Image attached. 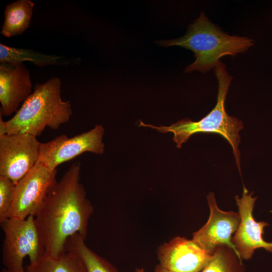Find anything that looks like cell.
Wrapping results in <instances>:
<instances>
[{
  "mask_svg": "<svg viewBox=\"0 0 272 272\" xmlns=\"http://www.w3.org/2000/svg\"><path fill=\"white\" fill-rule=\"evenodd\" d=\"M242 259L227 245H220L216 249L207 264L200 272H245Z\"/></svg>",
  "mask_w": 272,
  "mask_h": 272,
  "instance_id": "e0dca14e",
  "label": "cell"
},
{
  "mask_svg": "<svg viewBox=\"0 0 272 272\" xmlns=\"http://www.w3.org/2000/svg\"><path fill=\"white\" fill-rule=\"evenodd\" d=\"M85 240L76 234L69 239L65 248L80 259L85 272H118L115 266L90 248Z\"/></svg>",
  "mask_w": 272,
  "mask_h": 272,
  "instance_id": "9a60e30c",
  "label": "cell"
},
{
  "mask_svg": "<svg viewBox=\"0 0 272 272\" xmlns=\"http://www.w3.org/2000/svg\"><path fill=\"white\" fill-rule=\"evenodd\" d=\"M104 129L96 125L91 130L69 138L61 134L46 143H41L37 163L50 170L70 161L85 152L102 154L104 144L102 141Z\"/></svg>",
  "mask_w": 272,
  "mask_h": 272,
  "instance_id": "8992f818",
  "label": "cell"
},
{
  "mask_svg": "<svg viewBox=\"0 0 272 272\" xmlns=\"http://www.w3.org/2000/svg\"><path fill=\"white\" fill-rule=\"evenodd\" d=\"M218 81L217 101L214 108L198 121L189 119L178 121L169 126H156L140 121L139 126L156 129L162 133L172 132L173 140L178 148L196 133H216L224 137L231 145L238 169L240 172L239 131L243 124L238 118L229 115L225 110V102L233 77L228 73L226 65L221 60L214 69Z\"/></svg>",
  "mask_w": 272,
  "mask_h": 272,
  "instance_id": "277c9868",
  "label": "cell"
},
{
  "mask_svg": "<svg viewBox=\"0 0 272 272\" xmlns=\"http://www.w3.org/2000/svg\"><path fill=\"white\" fill-rule=\"evenodd\" d=\"M1 272H9V271L5 268H4L2 270Z\"/></svg>",
  "mask_w": 272,
  "mask_h": 272,
  "instance_id": "7402d4cb",
  "label": "cell"
},
{
  "mask_svg": "<svg viewBox=\"0 0 272 272\" xmlns=\"http://www.w3.org/2000/svg\"><path fill=\"white\" fill-rule=\"evenodd\" d=\"M134 272H146V271L143 268L139 267L135 268Z\"/></svg>",
  "mask_w": 272,
  "mask_h": 272,
  "instance_id": "44dd1931",
  "label": "cell"
},
{
  "mask_svg": "<svg viewBox=\"0 0 272 272\" xmlns=\"http://www.w3.org/2000/svg\"><path fill=\"white\" fill-rule=\"evenodd\" d=\"M80 173L81 163H73L50 188L35 216L47 256L65 252L67 240L76 234L86 238L94 208L80 182Z\"/></svg>",
  "mask_w": 272,
  "mask_h": 272,
  "instance_id": "6da1fadb",
  "label": "cell"
},
{
  "mask_svg": "<svg viewBox=\"0 0 272 272\" xmlns=\"http://www.w3.org/2000/svg\"><path fill=\"white\" fill-rule=\"evenodd\" d=\"M61 82L53 77L35 85L28 98L9 120L8 134L28 133L39 136L46 127L58 129L73 114L72 105L61 97Z\"/></svg>",
  "mask_w": 272,
  "mask_h": 272,
  "instance_id": "3957f363",
  "label": "cell"
},
{
  "mask_svg": "<svg viewBox=\"0 0 272 272\" xmlns=\"http://www.w3.org/2000/svg\"><path fill=\"white\" fill-rule=\"evenodd\" d=\"M57 169L50 170L36 163L15 186L8 218L26 219L35 216L52 186L56 182Z\"/></svg>",
  "mask_w": 272,
  "mask_h": 272,
  "instance_id": "52a82bcc",
  "label": "cell"
},
{
  "mask_svg": "<svg viewBox=\"0 0 272 272\" xmlns=\"http://www.w3.org/2000/svg\"><path fill=\"white\" fill-rule=\"evenodd\" d=\"M207 198L210 210L209 219L193 233L192 239L210 255L213 254L218 246L223 245L232 248L237 253L232 243V238L239 225V213L220 210L213 192H209Z\"/></svg>",
  "mask_w": 272,
  "mask_h": 272,
  "instance_id": "30bf717a",
  "label": "cell"
},
{
  "mask_svg": "<svg viewBox=\"0 0 272 272\" xmlns=\"http://www.w3.org/2000/svg\"><path fill=\"white\" fill-rule=\"evenodd\" d=\"M157 43L163 47L180 46L192 51L195 61L184 73L197 71L202 73L214 69L221 57L244 53L254 45L253 39L230 35L211 22L203 12L190 24L182 37Z\"/></svg>",
  "mask_w": 272,
  "mask_h": 272,
  "instance_id": "7a4b0ae2",
  "label": "cell"
},
{
  "mask_svg": "<svg viewBox=\"0 0 272 272\" xmlns=\"http://www.w3.org/2000/svg\"><path fill=\"white\" fill-rule=\"evenodd\" d=\"M1 226L4 233L2 261L9 272H26L23 262L27 256L30 263L44 256L34 216L24 219L9 218L1 223Z\"/></svg>",
  "mask_w": 272,
  "mask_h": 272,
  "instance_id": "5b68a950",
  "label": "cell"
},
{
  "mask_svg": "<svg viewBox=\"0 0 272 272\" xmlns=\"http://www.w3.org/2000/svg\"><path fill=\"white\" fill-rule=\"evenodd\" d=\"M253 192L248 193L244 186L242 197H235L239 210L240 221L238 228L232 238L233 243L238 255L242 259H250L254 251L263 248L272 252V242H268L263 238V229L269 224L264 221H256L252 215L257 197H252Z\"/></svg>",
  "mask_w": 272,
  "mask_h": 272,
  "instance_id": "9c48e42d",
  "label": "cell"
},
{
  "mask_svg": "<svg viewBox=\"0 0 272 272\" xmlns=\"http://www.w3.org/2000/svg\"><path fill=\"white\" fill-rule=\"evenodd\" d=\"M159 264L172 272H200L210 260V255L192 239L177 236L159 246Z\"/></svg>",
  "mask_w": 272,
  "mask_h": 272,
  "instance_id": "8fae6325",
  "label": "cell"
},
{
  "mask_svg": "<svg viewBox=\"0 0 272 272\" xmlns=\"http://www.w3.org/2000/svg\"><path fill=\"white\" fill-rule=\"evenodd\" d=\"M34 7L29 0H18L8 4L1 34L11 37L23 34L30 24Z\"/></svg>",
  "mask_w": 272,
  "mask_h": 272,
  "instance_id": "5bb4252c",
  "label": "cell"
},
{
  "mask_svg": "<svg viewBox=\"0 0 272 272\" xmlns=\"http://www.w3.org/2000/svg\"><path fill=\"white\" fill-rule=\"evenodd\" d=\"M30 73L23 63L0 64V111L4 116L16 113L32 93Z\"/></svg>",
  "mask_w": 272,
  "mask_h": 272,
  "instance_id": "7c38bea8",
  "label": "cell"
},
{
  "mask_svg": "<svg viewBox=\"0 0 272 272\" xmlns=\"http://www.w3.org/2000/svg\"><path fill=\"white\" fill-rule=\"evenodd\" d=\"M26 272H85L80 259L66 251L56 256L44 255L25 267Z\"/></svg>",
  "mask_w": 272,
  "mask_h": 272,
  "instance_id": "2e32d148",
  "label": "cell"
},
{
  "mask_svg": "<svg viewBox=\"0 0 272 272\" xmlns=\"http://www.w3.org/2000/svg\"><path fill=\"white\" fill-rule=\"evenodd\" d=\"M154 272H172L171 271H169L162 266H161L159 264H157L155 266Z\"/></svg>",
  "mask_w": 272,
  "mask_h": 272,
  "instance_id": "ffe728a7",
  "label": "cell"
},
{
  "mask_svg": "<svg viewBox=\"0 0 272 272\" xmlns=\"http://www.w3.org/2000/svg\"><path fill=\"white\" fill-rule=\"evenodd\" d=\"M16 184L9 178L0 176V223L8 219Z\"/></svg>",
  "mask_w": 272,
  "mask_h": 272,
  "instance_id": "ac0fdd59",
  "label": "cell"
},
{
  "mask_svg": "<svg viewBox=\"0 0 272 272\" xmlns=\"http://www.w3.org/2000/svg\"><path fill=\"white\" fill-rule=\"evenodd\" d=\"M80 58L46 54L30 49L13 47L0 43V62L13 64L29 61L38 67L48 65L67 66L79 64Z\"/></svg>",
  "mask_w": 272,
  "mask_h": 272,
  "instance_id": "4fadbf2b",
  "label": "cell"
},
{
  "mask_svg": "<svg viewBox=\"0 0 272 272\" xmlns=\"http://www.w3.org/2000/svg\"><path fill=\"white\" fill-rule=\"evenodd\" d=\"M40 143L36 137L28 133L0 138V176L16 184L36 164Z\"/></svg>",
  "mask_w": 272,
  "mask_h": 272,
  "instance_id": "ba28073f",
  "label": "cell"
},
{
  "mask_svg": "<svg viewBox=\"0 0 272 272\" xmlns=\"http://www.w3.org/2000/svg\"><path fill=\"white\" fill-rule=\"evenodd\" d=\"M3 114L0 111V138L8 134L6 121L3 118Z\"/></svg>",
  "mask_w": 272,
  "mask_h": 272,
  "instance_id": "d6986e66",
  "label": "cell"
}]
</instances>
